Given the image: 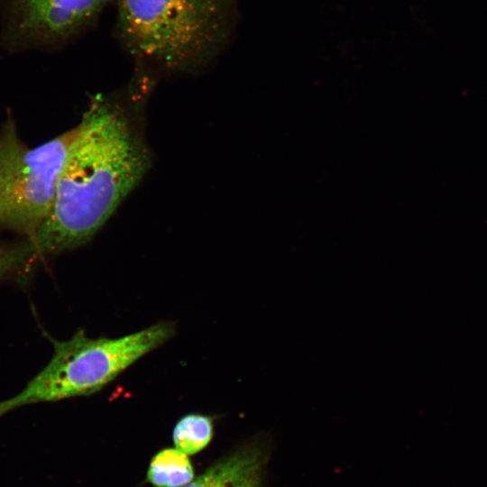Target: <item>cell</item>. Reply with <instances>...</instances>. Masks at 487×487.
<instances>
[{
  "label": "cell",
  "mask_w": 487,
  "mask_h": 487,
  "mask_svg": "<svg viewBox=\"0 0 487 487\" xmlns=\"http://www.w3.org/2000/svg\"><path fill=\"white\" fill-rule=\"evenodd\" d=\"M78 125L30 149L8 121L0 133V225L29 236L49 216Z\"/></svg>",
  "instance_id": "cell-4"
},
{
  "label": "cell",
  "mask_w": 487,
  "mask_h": 487,
  "mask_svg": "<svg viewBox=\"0 0 487 487\" xmlns=\"http://www.w3.org/2000/svg\"><path fill=\"white\" fill-rule=\"evenodd\" d=\"M265 449L253 441L217 461L181 487H261Z\"/></svg>",
  "instance_id": "cell-6"
},
{
  "label": "cell",
  "mask_w": 487,
  "mask_h": 487,
  "mask_svg": "<svg viewBox=\"0 0 487 487\" xmlns=\"http://www.w3.org/2000/svg\"><path fill=\"white\" fill-rule=\"evenodd\" d=\"M156 83L134 69L124 89L91 98L60 173L51 212L32 234L8 248L18 266L89 242L142 179L152 153L141 115Z\"/></svg>",
  "instance_id": "cell-1"
},
{
  "label": "cell",
  "mask_w": 487,
  "mask_h": 487,
  "mask_svg": "<svg viewBox=\"0 0 487 487\" xmlns=\"http://www.w3.org/2000/svg\"><path fill=\"white\" fill-rule=\"evenodd\" d=\"M214 435V418L191 413L182 417L173 429L175 447L186 455H195L211 442Z\"/></svg>",
  "instance_id": "cell-8"
},
{
  "label": "cell",
  "mask_w": 487,
  "mask_h": 487,
  "mask_svg": "<svg viewBox=\"0 0 487 487\" xmlns=\"http://www.w3.org/2000/svg\"><path fill=\"white\" fill-rule=\"evenodd\" d=\"M113 0H7L18 43L60 46L90 29Z\"/></svg>",
  "instance_id": "cell-5"
},
{
  "label": "cell",
  "mask_w": 487,
  "mask_h": 487,
  "mask_svg": "<svg viewBox=\"0 0 487 487\" xmlns=\"http://www.w3.org/2000/svg\"><path fill=\"white\" fill-rule=\"evenodd\" d=\"M174 334L172 323L160 322L117 338H89L83 330L68 340L51 338V359L23 391L0 401V417L30 404L97 392Z\"/></svg>",
  "instance_id": "cell-3"
},
{
  "label": "cell",
  "mask_w": 487,
  "mask_h": 487,
  "mask_svg": "<svg viewBox=\"0 0 487 487\" xmlns=\"http://www.w3.org/2000/svg\"><path fill=\"white\" fill-rule=\"evenodd\" d=\"M115 34L134 65L159 78L196 76L230 43L237 0H115Z\"/></svg>",
  "instance_id": "cell-2"
},
{
  "label": "cell",
  "mask_w": 487,
  "mask_h": 487,
  "mask_svg": "<svg viewBox=\"0 0 487 487\" xmlns=\"http://www.w3.org/2000/svg\"><path fill=\"white\" fill-rule=\"evenodd\" d=\"M194 479L188 455L177 448H165L152 459L147 480L156 487H181Z\"/></svg>",
  "instance_id": "cell-7"
}]
</instances>
